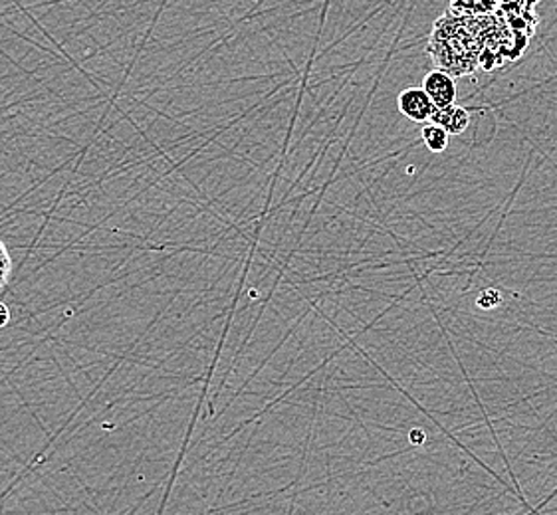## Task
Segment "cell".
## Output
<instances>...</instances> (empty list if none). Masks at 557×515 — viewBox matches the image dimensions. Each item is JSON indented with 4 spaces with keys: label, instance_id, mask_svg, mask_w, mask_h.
<instances>
[{
    "label": "cell",
    "instance_id": "cell-1",
    "mask_svg": "<svg viewBox=\"0 0 557 515\" xmlns=\"http://www.w3.org/2000/svg\"><path fill=\"white\" fill-rule=\"evenodd\" d=\"M528 40L513 30L500 11L470 16L446 9L433 24L426 52L436 70L457 79L516 62L524 54Z\"/></svg>",
    "mask_w": 557,
    "mask_h": 515
},
{
    "label": "cell",
    "instance_id": "cell-2",
    "mask_svg": "<svg viewBox=\"0 0 557 515\" xmlns=\"http://www.w3.org/2000/svg\"><path fill=\"white\" fill-rule=\"evenodd\" d=\"M397 105H399V112L414 124H429L436 110L435 103L423 88L403 90L397 98Z\"/></svg>",
    "mask_w": 557,
    "mask_h": 515
},
{
    "label": "cell",
    "instance_id": "cell-3",
    "mask_svg": "<svg viewBox=\"0 0 557 515\" xmlns=\"http://www.w3.org/2000/svg\"><path fill=\"white\" fill-rule=\"evenodd\" d=\"M423 90L429 93L436 110H443V108L457 103V81L443 70H433L431 74H426Z\"/></svg>",
    "mask_w": 557,
    "mask_h": 515
},
{
    "label": "cell",
    "instance_id": "cell-4",
    "mask_svg": "<svg viewBox=\"0 0 557 515\" xmlns=\"http://www.w3.org/2000/svg\"><path fill=\"white\" fill-rule=\"evenodd\" d=\"M431 122L445 127L446 131L450 135H460L469 129L470 113L465 108L457 105V103H453V105L443 108V110H435Z\"/></svg>",
    "mask_w": 557,
    "mask_h": 515
},
{
    "label": "cell",
    "instance_id": "cell-5",
    "mask_svg": "<svg viewBox=\"0 0 557 515\" xmlns=\"http://www.w3.org/2000/svg\"><path fill=\"white\" fill-rule=\"evenodd\" d=\"M500 0H453L448 9L460 12V14H470V16H486L498 12Z\"/></svg>",
    "mask_w": 557,
    "mask_h": 515
},
{
    "label": "cell",
    "instance_id": "cell-6",
    "mask_svg": "<svg viewBox=\"0 0 557 515\" xmlns=\"http://www.w3.org/2000/svg\"><path fill=\"white\" fill-rule=\"evenodd\" d=\"M421 135H423L424 146H426L429 151H433V153H443L446 147H448V141H450V134L446 131L445 127L433 124V122L423 124Z\"/></svg>",
    "mask_w": 557,
    "mask_h": 515
},
{
    "label": "cell",
    "instance_id": "cell-7",
    "mask_svg": "<svg viewBox=\"0 0 557 515\" xmlns=\"http://www.w3.org/2000/svg\"><path fill=\"white\" fill-rule=\"evenodd\" d=\"M12 274V260L9 248L0 240V290L9 284Z\"/></svg>",
    "mask_w": 557,
    "mask_h": 515
},
{
    "label": "cell",
    "instance_id": "cell-8",
    "mask_svg": "<svg viewBox=\"0 0 557 515\" xmlns=\"http://www.w3.org/2000/svg\"><path fill=\"white\" fill-rule=\"evenodd\" d=\"M500 303V291L494 290V288H486V290L480 291L479 298H476V305L482 307V310H494V307H498Z\"/></svg>",
    "mask_w": 557,
    "mask_h": 515
},
{
    "label": "cell",
    "instance_id": "cell-9",
    "mask_svg": "<svg viewBox=\"0 0 557 515\" xmlns=\"http://www.w3.org/2000/svg\"><path fill=\"white\" fill-rule=\"evenodd\" d=\"M11 324V310L4 302H0V329Z\"/></svg>",
    "mask_w": 557,
    "mask_h": 515
},
{
    "label": "cell",
    "instance_id": "cell-10",
    "mask_svg": "<svg viewBox=\"0 0 557 515\" xmlns=\"http://www.w3.org/2000/svg\"><path fill=\"white\" fill-rule=\"evenodd\" d=\"M409 438H411V442L412 444H414V447H421V444H423L424 442V432L423 430H412L411 435H409Z\"/></svg>",
    "mask_w": 557,
    "mask_h": 515
}]
</instances>
